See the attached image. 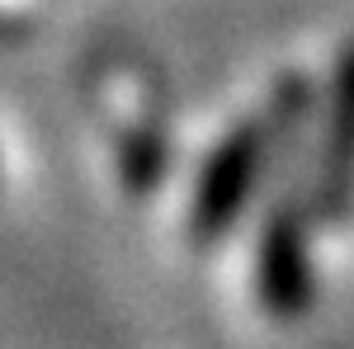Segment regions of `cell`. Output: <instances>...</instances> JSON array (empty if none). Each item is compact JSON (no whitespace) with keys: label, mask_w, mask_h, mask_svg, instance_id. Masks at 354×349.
Segmentation results:
<instances>
[{"label":"cell","mask_w":354,"mask_h":349,"mask_svg":"<svg viewBox=\"0 0 354 349\" xmlns=\"http://www.w3.org/2000/svg\"><path fill=\"white\" fill-rule=\"evenodd\" d=\"M312 175H274V198L255 236V297L274 321H302L317 302V265H312Z\"/></svg>","instance_id":"cell-1"},{"label":"cell","mask_w":354,"mask_h":349,"mask_svg":"<svg viewBox=\"0 0 354 349\" xmlns=\"http://www.w3.org/2000/svg\"><path fill=\"white\" fill-rule=\"evenodd\" d=\"M274 175V133L265 113H245L208 147L189 194V241L213 250L250 213L260 185Z\"/></svg>","instance_id":"cell-2"},{"label":"cell","mask_w":354,"mask_h":349,"mask_svg":"<svg viewBox=\"0 0 354 349\" xmlns=\"http://www.w3.org/2000/svg\"><path fill=\"white\" fill-rule=\"evenodd\" d=\"M307 175H312L317 222L345 227L354 217V38L330 62Z\"/></svg>","instance_id":"cell-3"}]
</instances>
